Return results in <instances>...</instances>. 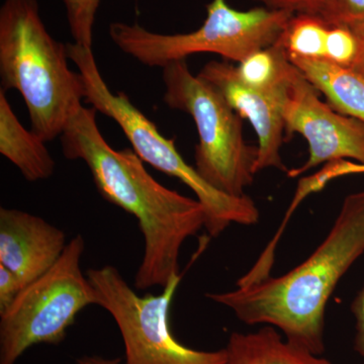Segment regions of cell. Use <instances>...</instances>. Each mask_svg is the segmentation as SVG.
I'll return each instance as SVG.
<instances>
[{"mask_svg":"<svg viewBox=\"0 0 364 364\" xmlns=\"http://www.w3.org/2000/svg\"><path fill=\"white\" fill-rule=\"evenodd\" d=\"M318 16L329 26H354L364 21V0H325Z\"/></svg>","mask_w":364,"mask_h":364,"instance_id":"obj_19","label":"cell"},{"mask_svg":"<svg viewBox=\"0 0 364 364\" xmlns=\"http://www.w3.org/2000/svg\"><path fill=\"white\" fill-rule=\"evenodd\" d=\"M330 26L318 14H294L280 35V45L287 56L324 60Z\"/></svg>","mask_w":364,"mask_h":364,"instance_id":"obj_16","label":"cell"},{"mask_svg":"<svg viewBox=\"0 0 364 364\" xmlns=\"http://www.w3.org/2000/svg\"><path fill=\"white\" fill-rule=\"evenodd\" d=\"M85 250L81 235L72 238L58 261L0 314V364H16L33 345L61 343L78 314L97 305L81 270Z\"/></svg>","mask_w":364,"mask_h":364,"instance_id":"obj_7","label":"cell"},{"mask_svg":"<svg viewBox=\"0 0 364 364\" xmlns=\"http://www.w3.org/2000/svg\"><path fill=\"white\" fill-rule=\"evenodd\" d=\"M286 50L279 43L258 50L242 60L236 66L244 85L259 90H270L284 85L293 70Z\"/></svg>","mask_w":364,"mask_h":364,"instance_id":"obj_15","label":"cell"},{"mask_svg":"<svg viewBox=\"0 0 364 364\" xmlns=\"http://www.w3.org/2000/svg\"><path fill=\"white\" fill-rule=\"evenodd\" d=\"M268 9H284L294 14H320L325 0H253Z\"/></svg>","mask_w":364,"mask_h":364,"instance_id":"obj_21","label":"cell"},{"mask_svg":"<svg viewBox=\"0 0 364 364\" xmlns=\"http://www.w3.org/2000/svg\"><path fill=\"white\" fill-rule=\"evenodd\" d=\"M61 229L25 210L0 208V265L26 287L47 272L66 246Z\"/></svg>","mask_w":364,"mask_h":364,"instance_id":"obj_11","label":"cell"},{"mask_svg":"<svg viewBox=\"0 0 364 364\" xmlns=\"http://www.w3.org/2000/svg\"><path fill=\"white\" fill-rule=\"evenodd\" d=\"M97 112L82 105L72 114L60 136L64 156L82 160L100 196L138 220L145 250L136 289H164L181 275L179 253L184 242L205 227V208L159 183L135 151L114 149L98 129Z\"/></svg>","mask_w":364,"mask_h":364,"instance_id":"obj_1","label":"cell"},{"mask_svg":"<svg viewBox=\"0 0 364 364\" xmlns=\"http://www.w3.org/2000/svg\"><path fill=\"white\" fill-rule=\"evenodd\" d=\"M294 14L268 7L238 11L228 0H212L203 25L191 33L164 35L121 21L111 23L109 33L119 50L146 66L163 68L202 53L240 63L253 52L274 45Z\"/></svg>","mask_w":364,"mask_h":364,"instance_id":"obj_5","label":"cell"},{"mask_svg":"<svg viewBox=\"0 0 364 364\" xmlns=\"http://www.w3.org/2000/svg\"><path fill=\"white\" fill-rule=\"evenodd\" d=\"M352 174H364V164L349 161V160L327 163L320 171L309 177V179L314 191L318 193L333 179L352 176Z\"/></svg>","mask_w":364,"mask_h":364,"instance_id":"obj_20","label":"cell"},{"mask_svg":"<svg viewBox=\"0 0 364 364\" xmlns=\"http://www.w3.org/2000/svg\"><path fill=\"white\" fill-rule=\"evenodd\" d=\"M363 253L364 191L345 198L325 240L293 270L207 298L233 311L245 324L279 328L289 341L321 355L328 301Z\"/></svg>","mask_w":364,"mask_h":364,"instance_id":"obj_2","label":"cell"},{"mask_svg":"<svg viewBox=\"0 0 364 364\" xmlns=\"http://www.w3.org/2000/svg\"><path fill=\"white\" fill-rule=\"evenodd\" d=\"M359 51L358 33L351 26H330L326 40V61L351 69Z\"/></svg>","mask_w":364,"mask_h":364,"instance_id":"obj_18","label":"cell"},{"mask_svg":"<svg viewBox=\"0 0 364 364\" xmlns=\"http://www.w3.org/2000/svg\"><path fill=\"white\" fill-rule=\"evenodd\" d=\"M351 26H353L354 30L358 33L359 40L358 55L353 66L351 67V70L355 72L358 75L364 79V21Z\"/></svg>","mask_w":364,"mask_h":364,"instance_id":"obj_24","label":"cell"},{"mask_svg":"<svg viewBox=\"0 0 364 364\" xmlns=\"http://www.w3.org/2000/svg\"><path fill=\"white\" fill-rule=\"evenodd\" d=\"M97 305L116 321L124 345L126 364H224L226 349L196 350L172 334L169 311L182 279L174 277L159 296H140L112 265L87 270Z\"/></svg>","mask_w":364,"mask_h":364,"instance_id":"obj_8","label":"cell"},{"mask_svg":"<svg viewBox=\"0 0 364 364\" xmlns=\"http://www.w3.org/2000/svg\"><path fill=\"white\" fill-rule=\"evenodd\" d=\"M198 75L214 85L232 109L252 126L258 140L255 173L268 168L284 171L280 154L286 132L282 114L284 83L270 90L249 87L239 78L236 66L227 60L208 62Z\"/></svg>","mask_w":364,"mask_h":364,"instance_id":"obj_10","label":"cell"},{"mask_svg":"<svg viewBox=\"0 0 364 364\" xmlns=\"http://www.w3.org/2000/svg\"><path fill=\"white\" fill-rule=\"evenodd\" d=\"M23 289L16 275L0 265V314L6 312L13 305Z\"/></svg>","mask_w":364,"mask_h":364,"instance_id":"obj_22","label":"cell"},{"mask_svg":"<svg viewBox=\"0 0 364 364\" xmlns=\"http://www.w3.org/2000/svg\"><path fill=\"white\" fill-rule=\"evenodd\" d=\"M162 69L165 104L195 122L198 135L196 169L218 191L245 196L256 174L258 149L244 139L243 119L214 85L191 73L186 60Z\"/></svg>","mask_w":364,"mask_h":364,"instance_id":"obj_6","label":"cell"},{"mask_svg":"<svg viewBox=\"0 0 364 364\" xmlns=\"http://www.w3.org/2000/svg\"><path fill=\"white\" fill-rule=\"evenodd\" d=\"M282 114L287 133L299 134L309 145L305 164L287 171L291 178L339 160L364 164V124L322 102L317 88L296 65L284 82Z\"/></svg>","mask_w":364,"mask_h":364,"instance_id":"obj_9","label":"cell"},{"mask_svg":"<svg viewBox=\"0 0 364 364\" xmlns=\"http://www.w3.org/2000/svg\"><path fill=\"white\" fill-rule=\"evenodd\" d=\"M335 111L364 124V79L326 60L289 57Z\"/></svg>","mask_w":364,"mask_h":364,"instance_id":"obj_14","label":"cell"},{"mask_svg":"<svg viewBox=\"0 0 364 364\" xmlns=\"http://www.w3.org/2000/svg\"><path fill=\"white\" fill-rule=\"evenodd\" d=\"M361 364H364V363H361Z\"/></svg>","mask_w":364,"mask_h":364,"instance_id":"obj_26","label":"cell"},{"mask_svg":"<svg viewBox=\"0 0 364 364\" xmlns=\"http://www.w3.org/2000/svg\"><path fill=\"white\" fill-rule=\"evenodd\" d=\"M0 153L28 181H44L54 173L55 161L45 141L21 124L4 90H0Z\"/></svg>","mask_w":364,"mask_h":364,"instance_id":"obj_12","label":"cell"},{"mask_svg":"<svg viewBox=\"0 0 364 364\" xmlns=\"http://www.w3.org/2000/svg\"><path fill=\"white\" fill-rule=\"evenodd\" d=\"M69 60L77 67L85 82V100L97 112L111 117L123 130L143 162L179 179L196 196L205 210L208 234L218 237L231 224L251 226L259 221V210L247 195L232 196L213 188L177 150L176 139L162 135L155 124L132 104L124 92L112 93L105 83L92 49L68 43Z\"/></svg>","mask_w":364,"mask_h":364,"instance_id":"obj_4","label":"cell"},{"mask_svg":"<svg viewBox=\"0 0 364 364\" xmlns=\"http://www.w3.org/2000/svg\"><path fill=\"white\" fill-rule=\"evenodd\" d=\"M356 320V335L354 349L364 359V284L351 305Z\"/></svg>","mask_w":364,"mask_h":364,"instance_id":"obj_23","label":"cell"},{"mask_svg":"<svg viewBox=\"0 0 364 364\" xmlns=\"http://www.w3.org/2000/svg\"><path fill=\"white\" fill-rule=\"evenodd\" d=\"M102 0H63L74 43L92 49L95 16Z\"/></svg>","mask_w":364,"mask_h":364,"instance_id":"obj_17","label":"cell"},{"mask_svg":"<svg viewBox=\"0 0 364 364\" xmlns=\"http://www.w3.org/2000/svg\"><path fill=\"white\" fill-rule=\"evenodd\" d=\"M225 349L224 364H331L298 344L282 340L269 325L257 332L232 333Z\"/></svg>","mask_w":364,"mask_h":364,"instance_id":"obj_13","label":"cell"},{"mask_svg":"<svg viewBox=\"0 0 364 364\" xmlns=\"http://www.w3.org/2000/svg\"><path fill=\"white\" fill-rule=\"evenodd\" d=\"M66 44L50 35L37 0H6L0 9L1 90L25 100L32 130L45 142L62 135L82 107V75L68 65Z\"/></svg>","mask_w":364,"mask_h":364,"instance_id":"obj_3","label":"cell"},{"mask_svg":"<svg viewBox=\"0 0 364 364\" xmlns=\"http://www.w3.org/2000/svg\"><path fill=\"white\" fill-rule=\"evenodd\" d=\"M77 364H121V359L105 358L97 355H85L76 360Z\"/></svg>","mask_w":364,"mask_h":364,"instance_id":"obj_25","label":"cell"}]
</instances>
